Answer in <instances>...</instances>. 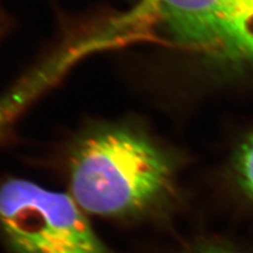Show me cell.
Instances as JSON below:
<instances>
[{
	"label": "cell",
	"mask_w": 253,
	"mask_h": 253,
	"mask_svg": "<svg viewBox=\"0 0 253 253\" xmlns=\"http://www.w3.org/2000/svg\"><path fill=\"white\" fill-rule=\"evenodd\" d=\"M146 10L184 49L253 65V0H146Z\"/></svg>",
	"instance_id": "3957f363"
},
{
	"label": "cell",
	"mask_w": 253,
	"mask_h": 253,
	"mask_svg": "<svg viewBox=\"0 0 253 253\" xmlns=\"http://www.w3.org/2000/svg\"><path fill=\"white\" fill-rule=\"evenodd\" d=\"M71 195L23 179L0 187V228L16 253H110Z\"/></svg>",
	"instance_id": "7a4b0ae2"
},
{
	"label": "cell",
	"mask_w": 253,
	"mask_h": 253,
	"mask_svg": "<svg viewBox=\"0 0 253 253\" xmlns=\"http://www.w3.org/2000/svg\"><path fill=\"white\" fill-rule=\"evenodd\" d=\"M189 253H243L235 247L221 243H207L196 247Z\"/></svg>",
	"instance_id": "5b68a950"
},
{
	"label": "cell",
	"mask_w": 253,
	"mask_h": 253,
	"mask_svg": "<svg viewBox=\"0 0 253 253\" xmlns=\"http://www.w3.org/2000/svg\"><path fill=\"white\" fill-rule=\"evenodd\" d=\"M176 169L172 156L145 134L104 128L84 136L71 154V196L95 215H137L173 194Z\"/></svg>",
	"instance_id": "6da1fadb"
},
{
	"label": "cell",
	"mask_w": 253,
	"mask_h": 253,
	"mask_svg": "<svg viewBox=\"0 0 253 253\" xmlns=\"http://www.w3.org/2000/svg\"><path fill=\"white\" fill-rule=\"evenodd\" d=\"M228 175L236 192L253 206V131L233 150L228 162Z\"/></svg>",
	"instance_id": "277c9868"
}]
</instances>
